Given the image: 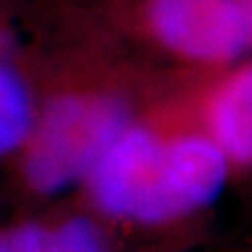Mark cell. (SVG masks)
Instances as JSON below:
<instances>
[{
	"label": "cell",
	"mask_w": 252,
	"mask_h": 252,
	"mask_svg": "<svg viewBox=\"0 0 252 252\" xmlns=\"http://www.w3.org/2000/svg\"><path fill=\"white\" fill-rule=\"evenodd\" d=\"M230 168L204 131L161 138L127 127L92 170V194L114 219L164 224L207 209L222 194Z\"/></svg>",
	"instance_id": "1"
},
{
	"label": "cell",
	"mask_w": 252,
	"mask_h": 252,
	"mask_svg": "<svg viewBox=\"0 0 252 252\" xmlns=\"http://www.w3.org/2000/svg\"><path fill=\"white\" fill-rule=\"evenodd\" d=\"M127 127L129 112L118 97L75 95L56 101L32 146L28 180L41 192H56L90 176Z\"/></svg>",
	"instance_id": "2"
},
{
	"label": "cell",
	"mask_w": 252,
	"mask_h": 252,
	"mask_svg": "<svg viewBox=\"0 0 252 252\" xmlns=\"http://www.w3.org/2000/svg\"><path fill=\"white\" fill-rule=\"evenodd\" d=\"M148 19L168 51L209 69L232 65L252 49L237 0H150Z\"/></svg>",
	"instance_id": "3"
},
{
	"label": "cell",
	"mask_w": 252,
	"mask_h": 252,
	"mask_svg": "<svg viewBox=\"0 0 252 252\" xmlns=\"http://www.w3.org/2000/svg\"><path fill=\"white\" fill-rule=\"evenodd\" d=\"M202 124L230 166L252 168V62L230 67L209 84Z\"/></svg>",
	"instance_id": "4"
},
{
	"label": "cell",
	"mask_w": 252,
	"mask_h": 252,
	"mask_svg": "<svg viewBox=\"0 0 252 252\" xmlns=\"http://www.w3.org/2000/svg\"><path fill=\"white\" fill-rule=\"evenodd\" d=\"M6 247L8 252H110L107 234L90 217H73L58 228L25 226Z\"/></svg>",
	"instance_id": "5"
},
{
	"label": "cell",
	"mask_w": 252,
	"mask_h": 252,
	"mask_svg": "<svg viewBox=\"0 0 252 252\" xmlns=\"http://www.w3.org/2000/svg\"><path fill=\"white\" fill-rule=\"evenodd\" d=\"M30 127V101L13 73L0 65V153L17 146Z\"/></svg>",
	"instance_id": "6"
},
{
	"label": "cell",
	"mask_w": 252,
	"mask_h": 252,
	"mask_svg": "<svg viewBox=\"0 0 252 252\" xmlns=\"http://www.w3.org/2000/svg\"><path fill=\"white\" fill-rule=\"evenodd\" d=\"M237 4H239V8H241L243 19H245V23H247V28H249L251 37H252V0H237Z\"/></svg>",
	"instance_id": "7"
},
{
	"label": "cell",
	"mask_w": 252,
	"mask_h": 252,
	"mask_svg": "<svg viewBox=\"0 0 252 252\" xmlns=\"http://www.w3.org/2000/svg\"><path fill=\"white\" fill-rule=\"evenodd\" d=\"M219 252H252V237L245 245H237V247H228Z\"/></svg>",
	"instance_id": "8"
},
{
	"label": "cell",
	"mask_w": 252,
	"mask_h": 252,
	"mask_svg": "<svg viewBox=\"0 0 252 252\" xmlns=\"http://www.w3.org/2000/svg\"><path fill=\"white\" fill-rule=\"evenodd\" d=\"M0 252H8V247H6V239H0Z\"/></svg>",
	"instance_id": "9"
}]
</instances>
